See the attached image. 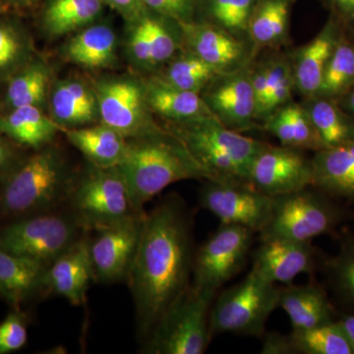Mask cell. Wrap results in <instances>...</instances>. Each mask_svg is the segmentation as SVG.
Here are the masks:
<instances>
[{
    "label": "cell",
    "instance_id": "obj_1",
    "mask_svg": "<svg viewBox=\"0 0 354 354\" xmlns=\"http://www.w3.org/2000/svg\"><path fill=\"white\" fill-rule=\"evenodd\" d=\"M193 260L189 218L179 200H165L145 215L127 279L141 341L189 288Z\"/></svg>",
    "mask_w": 354,
    "mask_h": 354
},
{
    "label": "cell",
    "instance_id": "obj_2",
    "mask_svg": "<svg viewBox=\"0 0 354 354\" xmlns=\"http://www.w3.org/2000/svg\"><path fill=\"white\" fill-rule=\"evenodd\" d=\"M118 167L138 212H144V205L171 184L186 179L211 180L183 142L167 129L127 139V150Z\"/></svg>",
    "mask_w": 354,
    "mask_h": 354
},
{
    "label": "cell",
    "instance_id": "obj_3",
    "mask_svg": "<svg viewBox=\"0 0 354 354\" xmlns=\"http://www.w3.org/2000/svg\"><path fill=\"white\" fill-rule=\"evenodd\" d=\"M167 130L183 142L211 180L249 185L254 160L268 145L228 129L213 115L169 122Z\"/></svg>",
    "mask_w": 354,
    "mask_h": 354
},
{
    "label": "cell",
    "instance_id": "obj_4",
    "mask_svg": "<svg viewBox=\"0 0 354 354\" xmlns=\"http://www.w3.org/2000/svg\"><path fill=\"white\" fill-rule=\"evenodd\" d=\"M74 184L62 153L53 147L44 149L10 172L0 209L13 216L50 212L69 200Z\"/></svg>",
    "mask_w": 354,
    "mask_h": 354
},
{
    "label": "cell",
    "instance_id": "obj_5",
    "mask_svg": "<svg viewBox=\"0 0 354 354\" xmlns=\"http://www.w3.org/2000/svg\"><path fill=\"white\" fill-rule=\"evenodd\" d=\"M216 293L190 285L143 342L142 353H204L212 339L209 313Z\"/></svg>",
    "mask_w": 354,
    "mask_h": 354
},
{
    "label": "cell",
    "instance_id": "obj_6",
    "mask_svg": "<svg viewBox=\"0 0 354 354\" xmlns=\"http://www.w3.org/2000/svg\"><path fill=\"white\" fill-rule=\"evenodd\" d=\"M279 288L251 269L243 281L221 293L212 305L209 333L261 335L279 307Z\"/></svg>",
    "mask_w": 354,
    "mask_h": 354
},
{
    "label": "cell",
    "instance_id": "obj_7",
    "mask_svg": "<svg viewBox=\"0 0 354 354\" xmlns=\"http://www.w3.org/2000/svg\"><path fill=\"white\" fill-rule=\"evenodd\" d=\"M69 200L74 216L86 230L144 213L134 208L127 184L118 167L91 164L90 169L74 184Z\"/></svg>",
    "mask_w": 354,
    "mask_h": 354
},
{
    "label": "cell",
    "instance_id": "obj_8",
    "mask_svg": "<svg viewBox=\"0 0 354 354\" xmlns=\"http://www.w3.org/2000/svg\"><path fill=\"white\" fill-rule=\"evenodd\" d=\"M86 232L78 218L64 214H35L0 230V247L48 267Z\"/></svg>",
    "mask_w": 354,
    "mask_h": 354
},
{
    "label": "cell",
    "instance_id": "obj_9",
    "mask_svg": "<svg viewBox=\"0 0 354 354\" xmlns=\"http://www.w3.org/2000/svg\"><path fill=\"white\" fill-rule=\"evenodd\" d=\"M339 216L326 198L308 188L272 197L271 216L261 230V239L310 242L330 232Z\"/></svg>",
    "mask_w": 354,
    "mask_h": 354
},
{
    "label": "cell",
    "instance_id": "obj_10",
    "mask_svg": "<svg viewBox=\"0 0 354 354\" xmlns=\"http://www.w3.org/2000/svg\"><path fill=\"white\" fill-rule=\"evenodd\" d=\"M102 124L127 139L160 131L153 122L146 97L145 82L132 78L102 80L95 88Z\"/></svg>",
    "mask_w": 354,
    "mask_h": 354
},
{
    "label": "cell",
    "instance_id": "obj_11",
    "mask_svg": "<svg viewBox=\"0 0 354 354\" xmlns=\"http://www.w3.org/2000/svg\"><path fill=\"white\" fill-rule=\"evenodd\" d=\"M255 232L241 225H221L193 260L191 285L216 292L241 271Z\"/></svg>",
    "mask_w": 354,
    "mask_h": 354
},
{
    "label": "cell",
    "instance_id": "obj_12",
    "mask_svg": "<svg viewBox=\"0 0 354 354\" xmlns=\"http://www.w3.org/2000/svg\"><path fill=\"white\" fill-rule=\"evenodd\" d=\"M200 202L221 225H241L261 232L271 216L272 197L247 184L206 180Z\"/></svg>",
    "mask_w": 354,
    "mask_h": 354
},
{
    "label": "cell",
    "instance_id": "obj_13",
    "mask_svg": "<svg viewBox=\"0 0 354 354\" xmlns=\"http://www.w3.org/2000/svg\"><path fill=\"white\" fill-rule=\"evenodd\" d=\"M145 213L94 230L90 254L95 279L102 283L127 281L140 241Z\"/></svg>",
    "mask_w": 354,
    "mask_h": 354
},
{
    "label": "cell",
    "instance_id": "obj_14",
    "mask_svg": "<svg viewBox=\"0 0 354 354\" xmlns=\"http://www.w3.org/2000/svg\"><path fill=\"white\" fill-rule=\"evenodd\" d=\"M252 64L232 73L218 74L200 94L212 115L228 129L239 133L261 127L256 118Z\"/></svg>",
    "mask_w": 354,
    "mask_h": 354
},
{
    "label": "cell",
    "instance_id": "obj_15",
    "mask_svg": "<svg viewBox=\"0 0 354 354\" xmlns=\"http://www.w3.org/2000/svg\"><path fill=\"white\" fill-rule=\"evenodd\" d=\"M249 185L270 197L314 186L312 160L301 150L268 144L254 160Z\"/></svg>",
    "mask_w": 354,
    "mask_h": 354
},
{
    "label": "cell",
    "instance_id": "obj_16",
    "mask_svg": "<svg viewBox=\"0 0 354 354\" xmlns=\"http://www.w3.org/2000/svg\"><path fill=\"white\" fill-rule=\"evenodd\" d=\"M181 25L184 48L201 57L218 74L239 71L255 62L259 50L249 39L239 38L205 21Z\"/></svg>",
    "mask_w": 354,
    "mask_h": 354
},
{
    "label": "cell",
    "instance_id": "obj_17",
    "mask_svg": "<svg viewBox=\"0 0 354 354\" xmlns=\"http://www.w3.org/2000/svg\"><path fill=\"white\" fill-rule=\"evenodd\" d=\"M95 279L90 241L85 234L46 267L43 290L59 295L75 306L85 304L91 281Z\"/></svg>",
    "mask_w": 354,
    "mask_h": 354
},
{
    "label": "cell",
    "instance_id": "obj_18",
    "mask_svg": "<svg viewBox=\"0 0 354 354\" xmlns=\"http://www.w3.org/2000/svg\"><path fill=\"white\" fill-rule=\"evenodd\" d=\"M251 77L256 99V118L263 121L281 106L292 102L297 91L291 57L274 55L253 62Z\"/></svg>",
    "mask_w": 354,
    "mask_h": 354
},
{
    "label": "cell",
    "instance_id": "obj_19",
    "mask_svg": "<svg viewBox=\"0 0 354 354\" xmlns=\"http://www.w3.org/2000/svg\"><path fill=\"white\" fill-rule=\"evenodd\" d=\"M342 26L332 14L315 38L300 46L290 57L297 92L305 99L318 95L326 68L344 32Z\"/></svg>",
    "mask_w": 354,
    "mask_h": 354
},
{
    "label": "cell",
    "instance_id": "obj_20",
    "mask_svg": "<svg viewBox=\"0 0 354 354\" xmlns=\"http://www.w3.org/2000/svg\"><path fill=\"white\" fill-rule=\"evenodd\" d=\"M315 264L310 242L271 239L262 241L254 254L253 269L267 281L290 285L301 274H308Z\"/></svg>",
    "mask_w": 354,
    "mask_h": 354
},
{
    "label": "cell",
    "instance_id": "obj_21",
    "mask_svg": "<svg viewBox=\"0 0 354 354\" xmlns=\"http://www.w3.org/2000/svg\"><path fill=\"white\" fill-rule=\"evenodd\" d=\"M51 118L62 127H87L100 118L97 95L76 79L60 81L50 94Z\"/></svg>",
    "mask_w": 354,
    "mask_h": 354
},
{
    "label": "cell",
    "instance_id": "obj_22",
    "mask_svg": "<svg viewBox=\"0 0 354 354\" xmlns=\"http://www.w3.org/2000/svg\"><path fill=\"white\" fill-rule=\"evenodd\" d=\"M311 160L314 186L335 196L354 198V139L317 151Z\"/></svg>",
    "mask_w": 354,
    "mask_h": 354
},
{
    "label": "cell",
    "instance_id": "obj_23",
    "mask_svg": "<svg viewBox=\"0 0 354 354\" xmlns=\"http://www.w3.org/2000/svg\"><path fill=\"white\" fill-rule=\"evenodd\" d=\"M46 266L0 247V295L19 310L37 291L43 290Z\"/></svg>",
    "mask_w": 354,
    "mask_h": 354
},
{
    "label": "cell",
    "instance_id": "obj_24",
    "mask_svg": "<svg viewBox=\"0 0 354 354\" xmlns=\"http://www.w3.org/2000/svg\"><path fill=\"white\" fill-rule=\"evenodd\" d=\"M261 128L281 146L314 152L325 148L302 104L292 101L281 106L263 121Z\"/></svg>",
    "mask_w": 354,
    "mask_h": 354
},
{
    "label": "cell",
    "instance_id": "obj_25",
    "mask_svg": "<svg viewBox=\"0 0 354 354\" xmlns=\"http://www.w3.org/2000/svg\"><path fill=\"white\" fill-rule=\"evenodd\" d=\"M149 108L169 122H184L212 115L201 95L180 90L165 83L157 76L145 82Z\"/></svg>",
    "mask_w": 354,
    "mask_h": 354
},
{
    "label": "cell",
    "instance_id": "obj_26",
    "mask_svg": "<svg viewBox=\"0 0 354 354\" xmlns=\"http://www.w3.org/2000/svg\"><path fill=\"white\" fill-rule=\"evenodd\" d=\"M116 44V35L111 26L91 24L67 41L64 55L68 62L84 68H104L115 59Z\"/></svg>",
    "mask_w": 354,
    "mask_h": 354
},
{
    "label": "cell",
    "instance_id": "obj_27",
    "mask_svg": "<svg viewBox=\"0 0 354 354\" xmlns=\"http://www.w3.org/2000/svg\"><path fill=\"white\" fill-rule=\"evenodd\" d=\"M279 307L290 318L293 330L311 329L333 322L332 307L316 286H290L279 290Z\"/></svg>",
    "mask_w": 354,
    "mask_h": 354
},
{
    "label": "cell",
    "instance_id": "obj_28",
    "mask_svg": "<svg viewBox=\"0 0 354 354\" xmlns=\"http://www.w3.org/2000/svg\"><path fill=\"white\" fill-rule=\"evenodd\" d=\"M295 0H259L248 25L249 39L258 50L286 46Z\"/></svg>",
    "mask_w": 354,
    "mask_h": 354
},
{
    "label": "cell",
    "instance_id": "obj_29",
    "mask_svg": "<svg viewBox=\"0 0 354 354\" xmlns=\"http://www.w3.org/2000/svg\"><path fill=\"white\" fill-rule=\"evenodd\" d=\"M67 139L91 164L101 167H118L124 155L127 139L104 124L69 128Z\"/></svg>",
    "mask_w": 354,
    "mask_h": 354
},
{
    "label": "cell",
    "instance_id": "obj_30",
    "mask_svg": "<svg viewBox=\"0 0 354 354\" xmlns=\"http://www.w3.org/2000/svg\"><path fill=\"white\" fill-rule=\"evenodd\" d=\"M62 128L38 106H19L0 118V133L31 148L50 143Z\"/></svg>",
    "mask_w": 354,
    "mask_h": 354
},
{
    "label": "cell",
    "instance_id": "obj_31",
    "mask_svg": "<svg viewBox=\"0 0 354 354\" xmlns=\"http://www.w3.org/2000/svg\"><path fill=\"white\" fill-rule=\"evenodd\" d=\"M104 0H48L43 26L53 37H62L93 24L104 11Z\"/></svg>",
    "mask_w": 354,
    "mask_h": 354
},
{
    "label": "cell",
    "instance_id": "obj_32",
    "mask_svg": "<svg viewBox=\"0 0 354 354\" xmlns=\"http://www.w3.org/2000/svg\"><path fill=\"white\" fill-rule=\"evenodd\" d=\"M302 104L325 148L339 146L354 139V120L342 111L337 101L316 95L305 99Z\"/></svg>",
    "mask_w": 354,
    "mask_h": 354
},
{
    "label": "cell",
    "instance_id": "obj_33",
    "mask_svg": "<svg viewBox=\"0 0 354 354\" xmlns=\"http://www.w3.org/2000/svg\"><path fill=\"white\" fill-rule=\"evenodd\" d=\"M156 75L172 87L201 94L218 72L192 51L184 48Z\"/></svg>",
    "mask_w": 354,
    "mask_h": 354
},
{
    "label": "cell",
    "instance_id": "obj_34",
    "mask_svg": "<svg viewBox=\"0 0 354 354\" xmlns=\"http://www.w3.org/2000/svg\"><path fill=\"white\" fill-rule=\"evenodd\" d=\"M259 0H199L200 21L220 27L239 38L249 39L248 25Z\"/></svg>",
    "mask_w": 354,
    "mask_h": 354
},
{
    "label": "cell",
    "instance_id": "obj_35",
    "mask_svg": "<svg viewBox=\"0 0 354 354\" xmlns=\"http://www.w3.org/2000/svg\"><path fill=\"white\" fill-rule=\"evenodd\" d=\"M290 337L295 353L354 354L351 342L337 322L292 330Z\"/></svg>",
    "mask_w": 354,
    "mask_h": 354
},
{
    "label": "cell",
    "instance_id": "obj_36",
    "mask_svg": "<svg viewBox=\"0 0 354 354\" xmlns=\"http://www.w3.org/2000/svg\"><path fill=\"white\" fill-rule=\"evenodd\" d=\"M354 87V43L342 32L330 57L318 97L337 101Z\"/></svg>",
    "mask_w": 354,
    "mask_h": 354
},
{
    "label": "cell",
    "instance_id": "obj_37",
    "mask_svg": "<svg viewBox=\"0 0 354 354\" xmlns=\"http://www.w3.org/2000/svg\"><path fill=\"white\" fill-rule=\"evenodd\" d=\"M50 80V71L44 64L31 65L14 77L9 84L7 101L12 109L39 106L46 97Z\"/></svg>",
    "mask_w": 354,
    "mask_h": 354
},
{
    "label": "cell",
    "instance_id": "obj_38",
    "mask_svg": "<svg viewBox=\"0 0 354 354\" xmlns=\"http://www.w3.org/2000/svg\"><path fill=\"white\" fill-rule=\"evenodd\" d=\"M330 272L335 290L344 299L354 305V242L342 247L339 255L330 261Z\"/></svg>",
    "mask_w": 354,
    "mask_h": 354
},
{
    "label": "cell",
    "instance_id": "obj_39",
    "mask_svg": "<svg viewBox=\"0 0 354 354\" xmlns=\"http://www.w3.org/2000/svg\"><path fill=\"white\" fill-rule=\"evenodd\" d=\"M144 8L180 24H189L197 20L199 0H142Z\"/></svg>",
    "mask_w": 354,
    "mask_h": 354
},
{
    "label": "cell",
    "instance_id": "obj_40",
    "mask_svg": "<svg viewBox=\"0 0 354 354\" xmlns=\"http://www.w3.org/2000/svg\"><path fill=\"white\" fill-rule=\"evenodd\" d=\"M28 339L25 316L16 309L0 323V354L19 351Z\"/></svg>",
    "mask_w": 354,
    "mask_h": 354
},
{
    "label": "cell",
    "instance_id": "obj_41",
    "mask_svg": "<svg viewBox=\"0 0 354 354\" xmlns=\"http://www.w3.org/2000/svg\"><path fill=\"white\" fill-rule=\"evenodd\" d=\"M26 53V44L19 32L7 25H0V70L10 68Z\"/></svg>",
    "mask_w": 354,
    "mask_h": 354
},
{
    "label": "cell",
    "instance_id": "obj_42",
    "mask_svg": "<svg viewBox=\"0 0 354 354\" xmlns=\"http://www.w3.org/2000/svg\"><path fill=\"white\" fill-rule=\"evenodd\" d=\"M262 354H293L292 344H291L290 335L279 334H269L266 335L264 344H263Z\"/></svg>",
    "mask_w": 354,
    "mask_h": 354
},
{
    "label": "cell",
    "instance_id": "obj_43",
    "mask_svg": "<svg viewBox=\"0 0 354 354\" xmlns=\"http://www.w3.org/2000/svg\"><path fill=\"white\" fill-rule=\"evenodd\" d=\"M104 3L122 14L128 20L136 17L142 10L145 9L142 0H104Z\"/></svg>",
    "mask_w": 354,
    "mask_h": 354
},
{
    "label": "cell",
    "instance_id": "obj_44",
    "mask_svg": "<svg viewBox=\"0 0 354 354\" xmlns=\"http://www.w3.org/2000/svg\"><path fill=\"white\" fill-rule=\"evenodd\" d=\"M333 14L342 25L354 22V0H329Z\"/></svg>",
    "mask_w": 354,
    "mask_h": 354
},
{
    "label": "cell",
    "instance_id": "obj_45",
    "mask_svg": "<svg viewBox=\"0 0 354 354\" xmlns=\"http://www.w3.org/2000/svg\"><path fill=\"white\" fill-rule=\"evenodd\" d=\"M15 158L12 148L0 138V174L10 171L15 164Z\"/></svg>",
    "mask_w": 354,
    "mask_h": 354
},
{
    "label": "cell",
    "instance_id": "obj_46",
    "mask_svg": "<svg viewBox=\"0 0 354 354\" xmlns=\"http://www.w3.org/2000/svg\"><path fill=\"white\" fill-rule=\"evenodd\" d=\"M342 111L354 120V87L337 101Z\"/></svg>",
    "mask_w": 354,
    "mask_h": 354
},
{
    "label": "cell",
    "instance_id": "obj_47",
    "mask_svg": "<svg viewBox=\"0 0 354 354\" xmlns=\"http://www.w3.org/2000/svg\"><path fill=\"white\" fill-rule=\"evenodd\" d=\"M339 325L341 326L344 335L348 337V342H351V346L354 349V314L353 315L344 316L339 321Z\"/></svg>",
    "mask_w": 354,
    "mask_h": 354
},
{
    "label": "cell",
    "instance_id": "obj_48",
    "mask_svg": "<svg viewBox=\"0 0 354 354\" xmlns=\"http://www.w3.org/2000/svg\"><path fill=\"white\" fill-rule=\"evenodd\" d=\"M15 1L20 2V3H31V2L36 1V0H15Z\"/></svg>",
    "mask_w": 354,
    "mask_h": 354
}]
</instances>
